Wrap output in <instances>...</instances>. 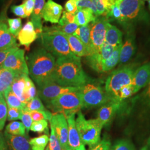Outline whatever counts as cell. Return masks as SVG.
Segmentation results:
<instances>
[{"mask_svg": "<svg viewBox=\"0 0 150 150\" xmlns=\"http://www.w3.org/2000/svg\"><path fill=\"white\" fill-rule=\"evenodd\" d=\"M68 124V146L71 150H86L76 126L75 115L66 118Z\"/></svg>", "mask_w": 150, "mask_h": 150, "instance_id": "9a60e30c", "label": "cell"}, {"mask_svg": "<svg viewBox=\"0 0 150 150\" xmlns=\"http://www.w3.org/2000/svg\"><path fill=\"white\" fill-rule=\"evenodd\" d=\"M147 145L148 146V148L149 150H150V137L149 138V139L147 140Z\"/></svg>", "mask_w": 150, "mask_h": 150, "instance_id": "9f6ffc18", "label": "cell"}, {"mask_svg": "<svg viewBox=\"0 0 150 150\" xmlns=\"http://www.w3.org/2000/svg\"><path fill=\"white\" fill-rule=\"evenodd\" d=\"M0 150H8L5 138L0 132Z\"/></svg>", "mask_w": 150, "mask_h": 150, "instance_id": "f5cc1de1", "label": "cell"}, {"mask_svg": "<svg viewBox=\"0 0 150 150\" xmlns=\"http://www.w3.org/2000/svg\"><path fill=\"white\" fill-rule=\"evenodd\" d=\"M45 110H46V108L38 95L34 98L27 103L25 109L23 110L30 112L32 111H42Z\"/></svg>", "mask_w": 150, "mask_h": 150, "instance_id": "74e56055", "label": "cell"}, {"mask_svg": "<svg viewBox=\"0 0 150 150\" xmlns=\"http://www.w3.org/2000/svg\"><path fill=\"white\" fill-rule=\"evenodd\" d=\"M142 1H150V0H142Z\"/></svg>", "mask_w": 150, "mask_h": 150, "instance_id": "94428289", "label": "cell"}, {"mask_svg": "<svg viewBox=\"0 0 150 150\" xmlns=\"http://www.w3.org/2000/svg\"><path fill=\"white\" fill-rule=\"evenodd\" d=\"M51 127L54 129L62 149H69L68 146V124L64 114L57 113L51 119Z\"/></svg>", "mask_w": 150, "mask_h": 150, "instance_id": "7c38bea8", "label": "cell"}, {"mask_svg": "<svg viewBox=\"0 0 150 150\" xmlns=\"http://www.w3.org/2000/svg\"><path fill=\"white\" fill-rule=\"evenodd\" d=\"M11 10L12 13H13V14H15L16 16L23 18L27 17L25 13L24 2H23V3L20 5L12 6Z\"/></svg>", "mask_w": 150, "mask_h": 150, "instance_id": "7dc6e473", "label": "cell"}, {"mask_svg": "<svg viewBox=\"0 0 150 150\" xmlns=\"http://www.w3.org/2000/svg\"><path fill=\"white\" fill-rule=\"evenodd\" d=\"M115 47L105 42L98 52L86 56L87 64L93 70L102 72L103 63L110 57Z\"/></svg>", "mask_w": 150, "mask_h": 150, "instance_id": "4fadbf2b", "label": "cell"}, {"mask_svg": "<svg viewBox=\"0 0 150 150\" xmlns=\"http://www.w3.org/2000/svg\"><path fill=\"white\" fill-rule=\"evenodd\" d=\"M79 88L80 87H64L60 86L54 82H50L38 87V96L47 104L60 95L68 92L77 91Z\"/></svg>", "mask_w": 150, "mask_h": 150, "instance_id": "30bf717a", "label": "cell"}, {"mask_svg": "<svg viewBox=\"0 0 150 150\" xmlns=\"http://www.w3.org/2000/svg\"><path fill=\"white\" fill-rule=\"evenodd\" d=\"M21 120L22 122L25 126L26 130L27 131V132L28 133L30 130V127L33 122H32L33 121L30 115L26 111L22 110V115Z\"/></svg>", "mask_w": 150, "mask_h": 150, "instance_id": "c3c4849f", "label": "cell"}, {"mask_svg": "<svg viewBox=\"0 0 150 150\" xmlns=\"http://www.w3.org/2000/svg\"><path fill=\"white\" fill-rule=\"evenodd\" d=\"M18 49V47L15 46L7 50L0 51V68L2 67V66L4 64V61H5L6 59L8 56V55L12 52L16 51V50H17Z\"/></svg>", "mask_w": 150, "mask_h": 150, "instance_id": "681fc988", "label": "cell"}, {"mask_svg": "<svg viewBox=\"0 0 150 150\" xmlns=\"http://www.w3.org/2000/svg\"><path fill=\"white\" fill-rule=\"evenodd\" d=\"M4 95L0 93V131H1L5 125L7 116L8 107Z\"/></svg>", "mask_w": 150, "mask_h": 150, "instance_id": "8d00e7d4", "label": "cell"}, {"mask_svg": "<svg viewBox=\"0 0 150 150\" xmlns=\"http://www.w3.org/2000/svg\"><path fill=\"white\" fill-rule=\"evenodd\" d=\"M51 132L49 137V145L48 150H62L61 145L54 133V129L51 127Z\"/></svg>", "mask_w": 150, "mask_h": 150, "instance_id": "b9f144b4", "label": "cell"}, {"mask_svg": "<svg viewBox=\"0 0 150 150\" xmlns=\"http://www.w3.org/2000/svg\"><path fill=\"white\" fill-rule=\"evenodd\" d=\"M139 150H149L148 146L146 144V145H145V146H144L143 147H142Z\"/></svg>", "mask_w": 150, "mask_h": 150, "instance_id": "11a10c76", "label": "cell"}, {"mask_svg": "<svg viewBox=\"0 0 150 150\" xmlns=\"http://www.w3.org/2000/svg\"><path fill=\"white\" fill-rule=\"evenodd\" d=\"M53 82L60 86L79 87L90 81L82 69L80 57L75 56L57 59Z\"/></svg>", "mask_w": 150, "mask_h": 150, "instance_id": "6da1fadb", "label": "cell"}, {"mask_svg": "<svg viewBox=\"0 0 150 150\" xmlns=\"http://www.w3.org/2000/svg\"><path fill=\"white\" fill-rule=\"evenodd\" d=\"M3 95L7 104V107L18 108L22 110L25 109L26 105L23 104L13 93L11 90V86L4 92Z\"/></svg>", "mask_w": 150, "mask_h": 150, "instance_id": "f546056e", "label": "cell"}, {"mask_svg": "<svg viewBox=\"0 0 150 150\" xmlns=\"http://www.w3.org/2000/svg\"><path fill=\"white\" fill-rule=\"evenodd\" d=\"M149 9L150 10V0L149 1Z\"/></svg>", "mask_w": 150, "mask_h": 150, "instance_id": "6f0895ef", "label": "cell"}, {"mask_svg": "<svg viewBox=\"0 0 150 150\" xmlns=\"http://www.w3.org/2000/svg\"><path fill=\"white\" fill-rule=\"evenodd\" d=\"M62 150H70V149H62Z\"/></svg>", "mask_w": 150, "mask_h": 150, "instance_id": "680465c9", "label": "cell"}, {"mask_svg": "<svg viewBox=\"0 0 150 150\" xmlns=\"http://www.w3.org/2000/svg\"><path fill=\"white\" fill-rule=\"evenodd\" d=\"M7 22L8 25V30L11 34L17 37L19 32L21 30L22 21L21 18H8Z\"/></svg>", "mask_w": 150, "mask_h": 150, "instance_id": "e575fe53", "label": "cell"}, {"mask_svg": "<svg viewBox=\"0 0 150 150\" xmlns=\"http://www.w3.org/2000/svg\"><path fill=\"white\" fill-rule=\"evenodd\" d=\"M28 112L30 115L33 122L41 120L50 121L53 115L52 113L50 112L46 109L42 111H32Z\"/></svg>", "mask_w": 150, "mask_h": 150, "instance_id": "d590c367", "label": "cell"}, {"mask_svg": "<svg viewBox=\"0 0 150 150\" xmlns=\"http://www.w3.org/2000/svg\"><path fill=\"white\" fill-rule=\"evenodd\" d=\"M134 94L133 88L131 85L123 87L118 92L117 100L122 101L124 99L127 98Z\"/></svg>", "mask_w": 150, "mask_h": 150, "instance_id": "ee69618b", "label": "cell"}, {"mask_svg": "<svg viewBox=\"0 0 150 150\" xmlns=\"http://www.w3.org/2000/svg\"><path fill=\"white\" fill-rule=\"evenodd\" d=\"M110 150H111V149H110Z\"/></svg>", "mask_w": 150, "mask_h": 150, "instance_id": "6125c7cd", "label": "cell"}, {"mask_svg": "<svg viewBox=\"0 0 150 150\" xmlns=\"http://www.w3.org/2000/svg\"><path fill=\"white\" fill-rule=\"evenodd\" d=\"M45 4V0H35V6L32 13L31 15V21L34 25L35 28L40 35L42 33V11Z\"/></svg>", "mask_w": 150, "mask_h": 150, "instance_id": "7402d4cb", "label": "cell"}, {"mask_svg": "<svg viewBox=\"0 0 150 150\" xmlns=\"http://www.w3.org/2000/svg\"><path fill=\"white\" fill-rule=\"evenodd\" d=\"M75 14H72L66 11H64L62 16L59 19V26H64L68 23L75 22Z\"/></svg>", "mask_w": 150, "mask_h": 150, "instance_id": "bcb514c9", "label": "cell"}, {"mask_svg": "<svg viewBox=\"0 0 150 150\" xmlns=\"http://www.w3.org/2000/svg\"><path fill=\"white\" fill-rule=\"evenodd\" d=\"M135 51L136 45L134 36L132 34L127 35L120 50L119 63L124 64L127 62L134 54Z\"/></svg>", "mask_w": 150, "mask_h": 150, "instance_id": "ffe728a7", "label": "cell"}, {"mask_svg": "<svg viewBox=\"0 0 150 150\" xmlns=\"http://www.w3.org/2000/svg\"><path fill=\"white\" fill-rule=\"evenodd\" d=\"M29 75L38 87L53 82L56 69L54 56L45 48L35 50L27 56Z\"/></svg>", "mask_w": 150, "mask_h": 150, "instance_id": "7a4b0ae2", "label": "cell"}, {"mask_svg": "<svg viewBox=\"0 0 150 150\" xmlns=\"http://www.w3.org/2000/svg\"><path fill=\"white\" fill-rule=\"evenodd\" d=\"M122 32L117 27L108 24L105 36V42L113 47L122 45Z\"/></svg>", "mask_w": 150, "mask_h": 150, "instance_id": "d4e9b609", "label": "cell"}, {"mask_svg": "<svg viewBox=\"0 0 150 150\" xmlns=\"http://www.w3.org/2000/svg\"><path fill=\"white\" fill-rule=\"evenodd\" d=\"M122 45L116 46L110 57L102 64V72H108L118 64L120 60V52Z\"/></svg>", "mask_w": 150, "mask_h": 150, "instance_id": "f1b7e54d", "label": "cell"}, {"mask_svg": "<svg viewBox=\"0 0 150 150\" xmlns=\"http://www.w3.org/2000/svg\"><path fill=\"white\" fill-rule=\"evenodd\" d=\"M110 21L105 16H98L94 21L91 22L90 37L92 54L98 52L105 42L106 33Z\"/></svg>", "mask_w": 150, "mask_h": 150, "instance_id": "ba28073f", "label": "cell"}, {"mask_svg": "<svg viewBox=\"0 0 150 150\" xmlns=\"http://www.w3.org/2000/svg\"><path fill=\"white\" fill-rule=\"evenodd\" d=\"M25 3V13L27 17L31 16L33 10L35 0H24Z\"/></svg>", "mask_w": 150, "mask_h": 150, "instance_id": "816d5d0a", "label": "cell"}, {"mask_svg": "<svg viewBox=\"0 0 150 150\" xmlns=\"http://www.w3.org/2000/svg\"><path fill=\"white\" fill-rule=\"evenodd\" d=\"M48 142V134H43L30 139L29 143L31 150H45Z\"/></svg>", "mask_w": 150, "mask_h": 150, "instance_id": "d6a6232c", "label": "cell"}, {"mask_svg": "<svg viewBox=\"0 0 150 150\" xmlns=\"http://www.w3.org/2000/svg\"><path fill=\"white\" fill-rule=\"evenodd\" d=\"M145 97L146 103L150 106V85L147 86V88L145 91Z\"/></svg>", "mask_w": 150, "mask_h": 150, "instance_id": "db71d44e", "label": "cell"}, {"mask_svg": "<svg viewBox=\"0 0 150 150\" xmlns=\"http://www.w3.org/2000/svg\"></svg>", "mask_w": 150, "mask_h": 150, "instance_id": "be15d7a7", "label": "cell"}, {"mask_svg": "<svg viewBox=\"0 0 150 150\" xmlns=\"http://www.w3.org/2000/svg\"><path fill=\"white\" fill-rule=\"evenodd\" d=\"M49 108L64 115L66 118L79 112L82 108V103L79 90L62 94L47 103Z\"/></svg>", "mask_w": 150, "mask_h": 150, "instance_id": "5b68a950", "label": "cell"}, {"mask_svg": "<svg viewBox=\"0 0 150 150\" xmlns=\"http://www.w3.org/2000/svg\"><path fill=\"white\" fill-rule=\"evenodd\" d=\"M111 150H136L133 143L128 139H118L113 145Z\"/></svg>", "mask_w": 150, "mask_h": 150, "instance_id": "f35d334b", "label": "cell"}, {"mask_svg": "<svg viewBox=\"0 0 150 150\" xmlns=\"http://www.w3.org/2000/svg\"><path fill=\"white\" fill-rule=\"evenodd\" d=\"M18 46L16 38L9 32L5 22L0 20V51Z\"/></svg>", "mask_w": 150, "mask_h": 150, "instance_id": "44dd1931", "label": "cell"}, {"mask_svg": "<svg viewBox=\"0 0 150 150\" xmlns=\"http://www.w3.org/2000/svg\"><path fill=\"white\" fill-rule=\"evenodd\" d=\"M79 92L82 108L101 107L107 102L113 101L101 86L90 82L80 87Z\"/></svg>", "mask_w": 150, "mask_h": 150, "instance_id": "52a82bcc", "label": "cell"}, {"mask_svg": "<svg viewBox=\"0 0 150 150\" xmlns=\"http://www.w3.org/2000/svg\"><path fill=\"white\" fill-rule=\"evenodd\" d=\"M150 80V63L143 64L134 70L131 85L134 94L148 85Z\"/></svg>", "mask_w": 150, "mask_h": 150, "instance_id": "5bb4252c", "label": "cell"}, {"mask_svg": "<svg viewBox=\"0 0 150 150\" xmlns=\"http://www.w3.org/2000/svg\"><path fill=\"white\" fill-rule=\"evenodd\" d=\"M76 5L77 7V10L89 9L93 12L95 16L98 17L97 15L96 7L95 6L91 0H78Z\"/></svg>", "mask_w": 150, "mask_h": 150, "instance_id": "60d3db41", "label": "cell"}, {"mask_svg": "<svg viewBox=\"0 0 150 150\" xmlns=\"http://www.w3.org/2000/svg\"><path fill=\"white\" fill-rule=\"evenodd\" d=\"M26 75H28L22 74L18 75L11 86V90L13 93L25 105H26L27 103L26 97L25 96Z\"/></svg>", "mask_w": 150, "mask_h": 150, "instance_id": "cb8c5ba5", "label": "cell"}, {"mask_svg": "<svg viewBox=\"0 0 150 150\" xmlns=\"http://www.w3.org/2000/svg\"><path fill=\"white\" fill-rule=\"evenodd\" d=\"M111 145L110 139L105 136L96 145L90 150H110L111 148Z\"/></svg>", "mask_w": 150, "mask_h": 150, "instance_id": "f6af8a7d", "label": "cell"}, {"mask_svg": "<svg viewBox=\"0 0 150 150\" xmlns=\"http://www.w3.org/2000/svg\"><path fill=\"white\" fill-rule=\"evenodd\" d=\"M22 115V110L15 107H8L7 119L9 121L20 120Z\"/></svg>", "mask_w": 150, "mask_h": 150, "instance_id": "7bdbcfd3", "label": "cell"}, {"mask_svg": "<svg viewBox=\"0 0 150 150\" xmlns=\"http://www.w3.org/2000/svg\"><path fill=\"white\" fill-rule=\"evenodd\" d=\"M149 85H150V82H149V84H148V86H149Z\"/></svg>", "mask_w": 150, "mask_h": 150, "instance_id": "91938a15", "label": "cell"}, {"mask_svg": "<svg viewBox=\"0 0 150 150\" xmlns=\"http://www.w3.org/2000/svg\"><path fill=\"white\" fill-rule=\"evenodd\" d=\"M97 17L89 9L77 10L75 13V23L79 26H83L94 21Z\"/></svg>", "mask_w": 150, "mask_h": 150, "instance_id": "83f0119b", "label": "cell"}, {"mask_svg": "<svg viewBox=\"0 0 150 150\" xmlns=\"http://www.w3.org/2000/svg\"><path fill=\"white\" fill-rule=\"evenodd\" d=\"M134 71L132 66L126 65L113 71L108 77L105 90L112 100L119 101L117 100L119 91L124 86L131 85Z\"/></svg>", "mask_w": 150, "mask_h": 150, "instance_id": "8992f818", "label": "cell"}, {"mask_svg": "<svg viewBox=\"0 0 150 150\" xmlns=\"http://www.w3.org/2000/svg\"><path fill=\"white\" fill-rule=\"evenodd\" d=\"M38 95L36 86L32 81L28 77L26 76V86L25 90V96L26 97L27 103Z\"/></svg>", "mask_w": 150, "mask_h": 150, "instance_id": "836d02e7", "label": "cell"}, {"mask_svg": "<svg viewBox=\"0 0 150 150\" xmlns=\"http://www.w3.org/2000/svg\"><path fill=\"white\" fill-rule=\"evenodd\" d=\"M30 130L35 132L48 134V122L47 120H41L39 121L33 122L30 127Z\"/></svg>", "mask_w": 150, "mask_h": 150, "instance_id": "ab89813d", "label": "cell"}, {"mask_svg": "<svg viewBox=\"0 0 150 150\" xmlns=\"http://www.w3.org/2000/svg\"><path fill=\"white\" fill-rule=\"evenodd\" d=\"M63 8L62 6L52 0H48L45 4L42 11V18L51 23H59Z\"/></svg>", "mask_w": 150, "mask_h": 150, "instance_id": "e0dca14e", "label": "cell"}, {"mask_svg": "<svg viewBox=\"0 0 150 150\" xmlns=\"http://www.w3.org/2000/svg\"><path fill=\"white\" fill-rule=\"evenodd\" d=\"M2 67L12 71L18 75H29L28 69L25 57V51L18 49L8 55Z\"/></svg>", "mask_w": 150, "mask_h": 150, "instance_id": "9c48e42d", "label": "cell"}, {"mask_svg": "<svg viewBox=\"0 0 150 150\" xmlns=\"http://www.w3.org/2000/svg\"><path fill=\"white\" fill-rule=\"evenodd\" d=\"M38 35L32 22L27 21L19 32L17 38L20 45L28 49L31 44L36 40Z\"/></svg>", "mask_w": 150, "mask_h": 150, "instance_id": "ac0fdd59", "label": "cell"}, {"mask_svg": "<svg viewBox=\"0 0 150 150\" xmlns=\"http://www.w3.org/2000/svg\"><path fill=\"white\" fill-rule=\"evenodd\" d=\"M77 1L78 0H68L64 6L66 11L72 14H75L77 11V7L76 5Z\"/></svg>", "mask_w": 150, "mask_h": 150, "instance_id": "f907efd6", "label": "cell"}, {"mask_svg": "<svg viewBox=\"0 0 150 150\" xmlns=\"http://www.w3.org/2000/svg\"><path fill=\"white\" fill-rule=\"evenodd\" d=\"M76 126L82 143L92 148L101 141L102 124L97 119L86 120L80 111L76 120Z\"/></svg>", "mask_w": 150, "mask_h": 150, "instance_id": "277c9868", "label": "cell"}, {"mask_svg": "<svg viewBox=\"0 0 150 150\" xmlns=\"http://www.w3.org/2000/svg\"><path fill=\"white\" fill-rule=\"evenodd\" d=\"M117 4L126 22L137 20L143 13L142 0H117Z\"/></svg>", "mask_w": 150, "mask_h": 150, "instance_id": "8fae6325", "label": "cell"}, {"mask_svg": "<svg viewBox=\"0 0 150 150\" xmlns=\"http://www.w3.org/2000/svg\"><path fill=\"white\" fill-rule=\"evenodd\" d=\"M79 26L76 23H71L64 26H56L51 27H43L42 32L46 31H57L62 32L67 35H73Z\"/></svg>", "mask_w": 150, "mask_h": 150, "instance_id": "1f68e13d", "label": "cell"}, {"mask_svg": "<svg viewBox=\"0 0 150 150\" xmlns=\"http://www.w3.org/2000/svg\"><path fill=\"white\" fill-rule=\"evenodd\" d=\"M4 137L8 150H31L26 136H13L5 132Z\"/></svg>", "mask_w": 150, "mask_h": 150, "instance_id": "d6986e66", "label": "cell"}, {"mask_svg": "<svg viewBox=\"0 0 150 150\" xmlns=\"http://www.w3.org/2000/svg\"><path fill=\"white\" fill-rule=\"evenodd\" d=\"M64 35L68 41L71 52L75 56L81 57L83 56L86 57L89 55L86 46L79 38L73 35H67L66 33H64Z\"/></svg>", "mask_w": 150, "mask_h": 150, "instance_id": "603a6c76", "label": "cell"}, {"mask_svg": "<svg viewBox=\"0 0 150 150\" xmlns=\"http://www.w3.org/2000/svg\"><path fill=\"white\" fill-rule=\"evenodd\" d=\"M43 48L57 59L74 57L64 33L57 31L42 32L40 35Z\"/></svg>", "mask_w": 150, "mask_h": 150, "instance_id": "3957f363", "label": "cell"}, {"mask_svg": "<svg viewBox=\"0 0 150 150\" xmlns=\"http://www.w3.org/2000/svg\"><path fill=\"white\" fill-rule=\"evenodd\" d=\"M122 101L113 100L107 102L99 108L97 119L103 126L109 123L121 107Z\"/></svg>", "mask_w": 150, "mask_h": 150, "instance_id": "2e32d148", "label": "cell"}, {"mask_svg": "<svg viewBox=\"0 0 150 150\" xmlns=\"http://www.w3.org/2000/svg\"><path fill=\"white\" fill-rule=\"evenodd\" d=\"M91 25H87L83 26H79L76 30L73 35L79 38L81 41L84 44L88 51L89 55L92 54V48L91 44ZM88 55V56H89Z\"/></svg>", "mask_w": 150, "mask_h": 150, "instance_id": "484cf974", "label": "cell"}, {"mask_svg": "<svg viewBox=\"0 0 150 150\" xmlns=\"http://www.w3.org/2000/svg\"><path fill=\"white\" fill-rule=\"evenodd\" d=\"M6 133L13 136H26V128L22 122L12 121L6 127Z\"/></svg>", "mask_w": 150, "mask_h": 150, "instance_id": "4dcf8cb0", "label": "cell"}, {"mask_svg": "<svg viewBox=\"0 0 150 150\" xmlns=\"http://www.w3.org/2000/svg\"><path fill=\"white\" fill-rule=\"evenodd\" d=\"M18 75H19L11 70L0 68V93L4 94Z\"/></svg>", "mask_w": 150, "mask_h": 150, "instance_id": "4316f807", "label": "cell"}]
</instances>
